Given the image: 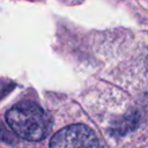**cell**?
Returning <instances> with one entry per match:
<instances>
[{
  "label": "cell",
  "instance_id": "1",
  "mask_svg": "<svg viewBox=\"0 0 148 148\" xmlns=\"http://www.w3.org/2000/svg\"><path fill=\"white\" fill-rule=\"evenodd\" d=\"M6 120L17 136L29 141L46 138L52 124L49 113L31 101H23L12 106L6 113Z\"/></svg>",
  "mask_w": 148,
  "mask_h": 148
},
{
  "label": "cell",
  "instance_id": "2",
  "mask_svg": "<svg viewBox=\"0 0 148 148\" xmlns=\"http://www.w3.org/2000/svg\"><path fill=\"white\" fill-rule=\"evenodd\" d=\"M50 148H99L95 133L83 124L69 125L58 131L50 141Z\"/></svg>",
  "mask_w": 148,
  "mask_h": 148
},
{
  "label": "cell",
  "instance_id": "4",
  "mask_svg": "<svg viewBox=\"0 0 148 148\" xmlns=\"http://www.w3.org/2000/svg\"><path fill=\"white\" fill-rule=\"evenodd\" d=\"M0 140L6 141V142H12L14 141V138L12 136V134L3 127V125L0 123Z\"/></svg>",
  "mask_w": 148,
  "mask_h": 148
},
{
  "label": "cell",
  "instance_id": "3",
  "mask_svg": "<svg viewBox=\"0 0 148 148\" xmlns=\"http://www.w3.org/2000/svg\"><path fill=\"white\" fill-rule=\"evenodd\" d=\"M138 123H139V114L136 112L130 113V114L125 116L124 118H121L117 124H114L111 132L113 134H118V135L126 134L127 132L134 130V127L138 125Z\"/></svg>",
  "mask_w": 148,
  "mask_h": 148
}]
</instances>
